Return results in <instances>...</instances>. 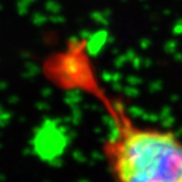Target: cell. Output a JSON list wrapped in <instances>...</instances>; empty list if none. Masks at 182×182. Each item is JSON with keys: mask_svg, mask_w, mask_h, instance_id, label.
Segmentation results:
<instances>
[{"mask_svg": "<svg viewBox=\"0 0 182 182\" xmlns=\"http://www.w3.org/2000/svg\"><path fill=\"white\" fill-rule=\"evenodd\" d=\"M115 122L103 154L113 182H182V140L170 130L141 127L123 107L103 97Z\"/></svg>", "mask_w": 182, "mask_h": 182, "instance_id": "cell-1", "label": "cell"}]
</instances>
